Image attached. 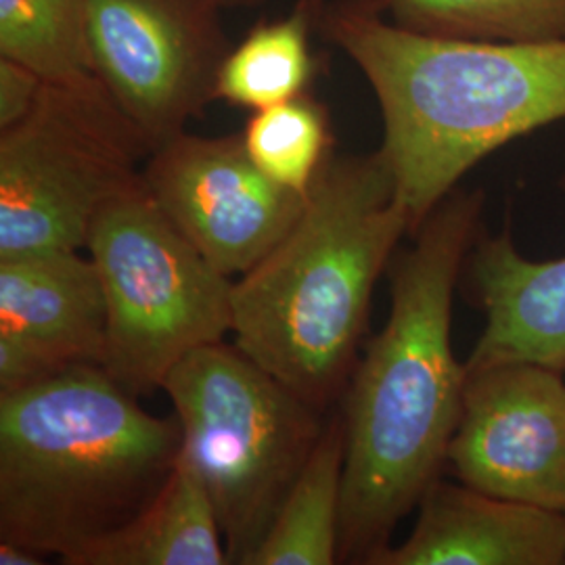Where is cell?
Returning a JSON list of instances; mask_svg holds the SVG:
<instances>
[{"label": "cell", "instance_id": "obj_1", "mask_svg": "<svg viewBox=\"0 0 565 565\" xmlns=\"http://www.w3.org/2000/svg\"><path fill=\"white\" fill-rule=\"evenodd\" d=\"M484 214L455 189L390 264V317L343 398L340 557L369 564L440 478L463 411L467 366L452 352V298Z\"/></svg>", "mask_w": 565, "mask_h": 565}, {"label": "cell", "instance_id": "obj_2", "mask_svg": "<svg viewBox=\"0 0 565 565\" xmlns=\"http://www.w3.org/2000/svg\"><path fill=\"white\" fill-rule=\"evenodd\" d=\"M319 21L377 97L411 235L490 153L565 120V41L422 34L387 20L384 0H340Z\"/></svg>", "mask_w": 565, "mask_h": 565}, {"label": "cell", "instance_id": "obj_3", "mask_svg": "<svg viewBox=\"0 0 565 565\" xmlns=\"http://www.w3.org/2000/svg\"><path fill=\"white\" fill-rule=\"evenodd\" d=\"M406 233L382 151L331 156L298 223L233 282V343L327 411L350 382L375 282Z\"/></svg>", "mask_w": 565, "mask_h": 565}, {"label": "cell", "instance_id": "obj_4", "mask_svg": "<svg viewBox=\"0 0 565 565\" xmlns=\"http://www.w3.org/2000/svg\"><path fill=\"white\" fill-rule=\"evenodd\" d=\"M137 398L99 364L0 394V541L72 565L158 494L181 425Z\"/></svg>", "mask_w": 565, "mask_h": 565}, {"label": "cell", "instance_id": "obj_5", "mask_svg": "<svg viewBox=\"0 0 565 565\" xmlns=\"http://www.w3.org/2000/svg\"><path fill=\"white\" fill-rule=\"evenodd\" d=\"M181 452L198 469L228 562L249 565L323 436L324 411L235 343L186 354L163 380Z\"/></svg>", "mask_w": 565, "mask_h": 565}, {"label": "cell", "instance_id": "obj_6", "mask_svg": "<svg viewBox=\"0 0 565 565\" xmlns=\"http://www.w3.org/2000/svg\"><path fill=\"white\" fill-rule=\"evenodd\" d=\"M84 249L107 303L102 369L130 394L162 387L186 354L233 333V281L172 224L145 182L103 207Z\"/></svg>", "mask_w": 565, "mask_h": 565}, {"label": "cell", "instance_id": "obj_7", "mask_svg": "<svg viewBox=\"0 0 565 565\" xmlns=\"http://www.w3.org/2000/svg\"><path fill=\"white\" fill-rule=\"evenodd\" d=\"M153 147L97 76L44 82L0 130V260L84 249L103 207L141 186Z\"/></svg>", "mask_w": 565, "mask_h": 565}, {"label": "cell", "instance_id": "obj_8", "mask_svg": "<svg viewBox=\"0 0 565 565\" xmlns=\"http://www.w3.org/2000/svg\"><path fill=\"white\" fill-rule=\"evenodd\" d=\"M214 0H86L95 76L153 151L214 102L231 46Z\"/></svg>", "mask_w": 565, "mask_h": 565}, {"label": "cell", "instance_id": "obj_9", "mask_svg": "<svg viewBox=\"0 0 565 565\" xmlns=\"http://www.w3.org/2000/svg\"><path fill=\"white\" fill-rule=\"evenodd\" d=\"M446 463L486 494L565 513V371L534 361L467 369Z\"/></svg>", "mask_w": 565, "mask_h": 565}, {"label": "cell", "instance_id": "obj_10", "mask_svg": "<svg viewBox=\"0 0 565 565\" xmlns=\"http://www.w3.org/2000/svg\"><path fill=\"white\" fill-rule=\"evenodd\" d=\"M142 179L163 214L228 279L275 249L308 198L268 179L243 135L181 132L151 153Z\"/></svg>", "mask_w": 565, "mask_h": 565}, {"label": "cell", "instance_id": "obj_11", "mask_svg": "<svg viewBox=\"0 0 565 565\" xmlns=\"http://www.w3.org/2000/svg\"><path fill=\"white\" fill-rule=\"evenodd\" d=\"M107 303L81 249L0 260V394L103 363Z\"/></svg>", "mask_w": 565, "mask_h": 565}, {"label": "cell", "instance_id": "obj_12", "mask_svg": "<svg viewBox=\"0 0 565 565\" xmlns=\"http://www.w3.org/2000/svg\"><path fill=\"white\" fill-rule=\"evenodd\" d=\"M403 545H387L369 565H562L565 515L486 494L438 478L419 501Z\"/></svg>", "mask_w": 565, "mask_h": 565}, {"label": "cell", "instance_id": "obj_13", "mask_svg": "<svg viewBox=\"0 0 565 565\" xmlns=\"http://www.w3.org/2000/svg\"><path fill=\"white\" fill-rule=\"evenodd\" d=\"M467 279L486 327L465 366L534 361L565 371V256L532 260L509 233L480 231Z\"/></svg>", "mask_w": 565, "mask_h": 565}, {"label": "cell", "instance_id": "obj_14", "mask_svg": "<svg viewBox=\"0 0 565 565\" xmlns=\"http://www.w3.org/2000/svg\"><path fill=\"white\" fill-rule=\"evenodd\" d=\"M231 564L223 532L198 469L179 452L168 480L116 532L84 548L72 565Z\"/></svg>", "mask_w": 565, "mask_h": 565}, {"label": "cell", "instance_id": "obj_15", "mask_svg": "<svg viewBox=\"0 0 565 565\" xmlns=\"http://www.w3.org/2000/svg\"><path fill=\"white\" fill-rule=\"evenodd\" d=\"M342 415H333L249 565H331L340 557Z\"/></svg>", "mask_w": 565, "mask_h": 565}, {"label": "cell", "instance_id": "obj_16", "mask_svg": "<svg viewBox=\"0 0 565 565\" xmlns=\"http://www.w3.org/2000/svg\"><path fill=\"white\" fill-rule=\"evenodd\" d=\"M321 11L323 7L298 0L287 18L252 28L224 57L214 102L260 111L306 95L317 72L310 34Z\"/></svg>", "mask_w": 565, "mask_h": 565}, {"label": "cell", "instance_id": "obj_17", "mask_svg": "<svg viewBox=\"0 0 565 565\" xmlns=\"http://www.w3.org/2000/svg\"><path fill=\"white\" fill-rule=\"evenodd\" d=\"M401 28L450 39L565 41V0H384Z\"/></svg>", "mask_w": 565, "mask_h": 565}, {"label": "cell", "instance_id": "obj_18", "mask_svg": "<svg viewBox=\"0 0 565 565\" xmlns=\"http://www.w3.org/2000/svg\"><path fill=\"white\" fill-rule=\"evenodd\" d=\"M0 57L44 82L93 78L86 0H0Z\"/></svg>", "mask_w": 565, "mask_h": 565}, {"label": "cell", "instance_id": "obj_19", "mask_svg": "<svg viewBox=\"0 0 565 565\" xmlns=\"http://www.w3.org/2000/svg\"><path fill=\"white\" fill-rule=\"evenodd\" d=\"M243 142L268 179L302 195L333 156L327 109L308 93L254 111Z\"/></svg>", "mask_w": 565, "mask_h": 565}, {"label": "cell", "instance_id": "obj_20", "mask_svg": "<svg viewBox=\"0 0 565 565\" xmlns=\"http://www.w3.org/2000/svg\"><path fill=\"white\" fill-rule=\"evenodd\" d=\"M44 81L18 61L0 57V130L28 118L39 102Z\"/></svg>", "mask_w": 565, "mask_h": 565}, {"label": "cell", "instance_id": "obj_21", "mask_svg": "<svg viewBox=\"0 0 565 565\" xmlns=\"http://www.w3.org/2000/svg\"><path fill=\"white\" fill-rule=\"evenodd\" d=\"M0 564L2 565H41L44 564V557L34 553L28 546L0 541Z\"/></svg>", "mask_w": 565, "mask_h": 565}, {"label": "cell", "instance_id": "obj_22", "mask_svg": "<svg viewBox=\"0 0 565 565\" xmlns=\"http://www.w3.org/2000/svg\"><path fill=\"white\" fill-rule=\"evenodd\" d=\"M218 7H256V4H264L268 0H214ZM298 2V0H296ZM306 2H312L317 7H323L324 0H306Z\"/></svg>", "mask_w": 565, "mask_h": 565}, {"label": "cell", "instance_id": "obj_23", "mask_svg": "<svg viewBox=\"0 0 565 565\" xmlns=\"http://www.w3.org/2000/svg\"><path fill=\"white\" fill-rule=\"evenodd\" d=\"M559 186H562V191H564V195H565V174H564V179H562V184H559Z\"/></svg>", "mask_w": 565, "mask_h": 565}, {"label": "cell", "instance_id": "obj_24", "mask_svg": "<svg viewBox=\"0 0 565 565\" xmlns=\"http://www.w3.org/2000/svg\"><path fill=\"white\" fill-rule=\"evenodd\" d=\"M564 515H565V513H564Z\"/></svg>", "mask_w": 565, "mask_h": 565}]
</instances>
